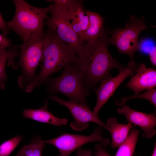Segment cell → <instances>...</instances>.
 <instances>
[{
	"mask_svg": "<svg viewBox=\"0 0 156 156\" xmlns=\"http://www.w3.org/2000/svg\"><path fill=\"white\" fill-rule=\"evenodd\" d=\"M77 156H92V152L91 150H83L81 148L77 149Z\"/></svg>",
	"mask_w": 156,
	"mask_h": 156,
	"instance_id": "cell-26",
	"label": "cell"
},
{
	"mask_svg": "<svg viewBox=\"0 0 156 156\" xmlns=\"http://www.w3.org/2000/svg\"><path fill=\"white\" fill-rule=\"evenodd\" d=\"M138 66L135 61L131 60L129 62L126 67L119 70V73L116 76L101 83L96 91L97 100L93 111L95 114H98L102 107L113 95L123 81L127 77L133 75Z\"/></svg>",
	"mask_w": 156,
	"mask_h": 156,
	"instance_id": "cell-9",
	"label": "cell"
},
{
	"mask_svg": "<svg viewBox=\"0 0 156 156\" xmlns=\"http://www.w3.org/2000/svg\"><path fill=\"white\" fill-rule=\"evenodd\" d=\"M64 68L59 77H49L47 80V92L51 94L62 93L67 96L70 101L88 105L86 99L90 90L85 85L84 76L78 67L77 61Z\"/></svg>",
	"mask_w": 156,
	"mask_h": 156,
	"instance_id": "cell-4",
	"label": "cell"
},
{
	"mask_svg": "<svg viewBox=\"0 0 156 156\" xmlns=\"http://www.w3.org/2000/svg\"><path fill=\"white\" fill-rule=\"evenodd\" d=\"M17 46L12 44L11 40L2 34H0V52H5L8 48Z\"/></svg>",
	"mask_w": 156,
	"mask_h": 156,
	"instance_id": "cell-22",
	"label": "cell"
},
{
	"mask_svg": "<svg viewBox=\"0 0 156 156\" xmlns=\"http://www.w3.org/2000/svg\"><path fill=\"white\" fill-rule=\"evenodd\" d=\"M85 11L90 23L88 28L80 38L84 42L99 39L106 32L104 30L103 19L99 14L87 10Z\"/></svg>",
	"mask_w": 156,
	"mask_h": 156,
	"instance_id": "cell-13",
	"label": "cell"
},
{
	"mask_svg": "<svg viewBox=\"0 0 156 156\" xmlns=\"http://www.w3.org/2000/svg\"><path fill=\"white\" fill-rule=\"evenodd\" d=\"M135 72L126 85L127 87L134 92V94H138L142 91L156 87L155 69L147 68L144 63H140Z\"/></svg>",
	"mask_w": 156,
	"mask_h": 156,
	"instance_id": "cell-12",
	"label": "cell"
},
{
	"mask_svg": "<svg viewBox=\"0 0 156 156\" xmlns=\"http://www.w3.org/2000/svg\"><path fill=\"white\" fill-rule=\"evenodd\" d=\"M135 98H141L146 99L156 107V89L152 88L146 90L141 94L135 95L131 96H125L116 100V104L121 106L129 100Z\"/></svg>",
	"mask_w": 156,
	"mask_h": 156,
	"instance_id": "cell-20",
	"label": "cell"
},
{
	"mask_svg": "<svg viewBox=\"0 0 156 156\" xmlns=\"http://www.w3.org/2000/svg\"><path fill=\"white\" fill-rule=\"evenodd\" d=\"M46 33H39L33 36L19 46V61L16 66L21 69L22 74L18 79L19 86L25 90L35 79L37 68L42 58Z\"/></svg>",
	"mask_w": 156,
	"mask_h": 156,
	"instance_id": "cell-5",
	"label": "cell"
},
{
	"mask_svg": "<svg viewBox=\"0 0 156 156\" xmlns=\"http://www.w3.org/2000/svg\"><path fill=\"white\" fill-rule=\"evenodd\" d=\"M44 144L40 136L36 137L23 147L15 156H42L45 147Z\"/></svg>",
	"mask_w": 156,
	"mask_h": 156,
	"instance_id": "cell-19",
	"label": "cell"
},
{
	"mask_svg": "<svg viewBox=\"0 0 156 156\" xmlns=\"http://www.w3.org/2000/svg\"><path fill=\"white\" fill-rule=\"evenodd\" d=\"M140 130L133 127L126 140L118 147L115 156H133Z\"/></svg>",
	"mask_w": 156,
	"mask_h": 156,
	"instance_id": "cell-18",
	"label": "cell"
},
{
	"mask_svg": "<svg viewBox=\"0 0 156 156\" xmlns=\"http://www.w3.org/2000/svg\"><path fill=\"white\" fill-rule=\"evenodd\" d=\"M106 125L109 128V131L111 136L110 146L114 149L118 147L126 140L134 126L129 122L127 124L119 123L114 118H109Z\"/></svg>",
	"mask_w": 156,
	"mask_h": 156,
	"instance_id": "cell-15",
	"label": "cell"
},
{
	"mask_svg": "<svg viewBox=\"0 0 156 156\" xmlns=\"http://www.w3.org/2000/svg\"><path fill=\"white\" fill-rule=\"evenodd\" d=\"M70 21L73 30L80 39L88 28L90 23L89 18L84 10L83 3L78 6Z\"/></svg>",
	"mask_w": 156,
	"mask_h": 156,
	"instance_id": "cell-17",
	"label": "cell"
},
{
	"mask_svg": "<svg viewBox=\"0 0 156 156\" xmlns=\"http://www.w3.org/2000/svg\"><path fill=\"white\" fill-rule=\"evenodd\" d=\"M23 137L16 135L0 145V156H9L17 147Z\"/></svg>",
	"mask_w": 156,
	"mask_h": 156,
	"instance_id": "cell-21",
	"label": "cell"
},
{
	"mask_svg": "<svg viewBox=\"0 0 156 156\" xmlns=\"http://www.w3.org/2000/svg\"><path fill=\"white\" fill-rule=\"evenodd\" d=\"M95 149L94 156H110V154L101 144L96 145Z\"/></svg>",
	"mask_w": 156,
	"mask_h": 156,
	"instance_id": "cell-23",
	"label": "cell"
},
{
	"mask_svg": "<svg viewBox=\"0 0 156 156\" xmlns=\"http://www.w3.org/2000/svg\"><path fill=\"white\" fill-rule=\"evenodd\" d=\"M44 142L52 145L58 150V156H69L76 149L84 144L91 142L97 141L103 147H107L110 143V140L104 138L100 127L97 128L93 133L89 135H83L65 133L58 137Z\"/></svg>",
	"mask_w": 156,
	"mask_h": 156,
	"instance_id": "cell-7",
	"label": "cell"
},
{
	"mask_svg": "<svg viewBox=\"0 0 156 156\" xmlns=\"http://www.w3.org/2000/svg\"><path fill=\"white\" fill-rule=\"evenodd\" d=\"M49 99L67 108L74 118L70 124L72 128L77 131H81L87 128L89 122H92L109 131V128L100 119L98 114H95L90 110L88 105L63 100L58 97L51 96Z\"/></svg>",
	"mask_w": 156,
	"mask_h": 156,
	"instance_id": "cell-8",
	"label": "cell"
},
{
	"mask_svg": "<svg viewBox=\"0 0 156 156\" xmlns=\"http://www.w3.org/2000/svg\"><path fill=\"white\" fill-rule=\"evenodd\" d=\"M46 19L44 25L48 27L47 31L55 34L60 39L74 49L77 55L80 51L84 43L75 32L70 22L56 15Z\"/></svg>",
	"mask_w": 156,
	"mask_h": 156,
	"instance_id": "cell-10",
	"label": "cell"
},
{
	"mask_svg": "<svg viewBox=\"0 0 156 156\" xmlns=\"http://www.w3.org/2000/svg\"><path fill=\"white\" fill-rule=\"evenodd\" d=\"M150 61L152 65L156 66V47L155 46L148 53Z\"/></svg>",
	"mask_w": 156,
	"mask_h": 156,
	"instance_id": "cell-25",
	"label": "cell"
},
{
	"mask_svg": "<svg viewBox=\"0 0 156 156\" xmlns=\"http://www.w3.org/2000/svg\"><path fill=\"white\" fill-rule=\"evenodd\" d=\"M77 60V54L73 49L55 34L47 31L43 46L41 70L33 81L27 87L25 92H30L46 83L52 74Z\"/></svg>",
	"mask_w": 156,
	"mask_h": 156,
	"instance_id": "cell-2",
	"label": "cell"
},
{
	"mask_svg": "<svg viewBox=\"0 0 156 156\" xmlns=\"http://www.w3.org/2000/svg\"><path fill=\"white\" fill-rule=\"evenodd\" d=\"M17 47H12L5 52H0V88L2 89H4L7 80L6 65L16 68V64L15 63L14 59L19 53L18 50L16 48Z\"/></svg>",
	"mask_w": 156,
	"mask_h": 156,
	"instance_id": "cell-16",
	"label": "cell"
},
{
	"mask_svg": "<svg viewBox=\"0 0 156 156\" xmlns=\"http://www.w3.org/2000/svg\"><path fill=\"white\" fill-rule=\"evenodd\" d=\"M151 156H156V143H155L154 148Z\"/></svg>",
	"mask_w": 156,
	"mask_h": 156,
	"instance_id": "cell-27",
	"label": "cell"
},
{
	"mask_svg": "<svg viewBox=\"0 0 156 156\" xmlns=\"http://www.w3.org/2000/svg\"><path fill=\"white\" fill-rule=\"evenodd\" d=\"M146 28L143 16L138 18L132 15L125 28L116 29L112 32L109 38V43L115 45L120 53L126 54L133 59L135 52L139 49V35Z\"/></svg>",
	"mask_w": 156,
	"mask_h": 156,
	"instance_id": "cell-6",
	"label": "cell"
},
{
	"mask_svg": "<svg viewBox=\"0 0 156 156\" xmlns=\"http://www.w3.org/2000/svg\"><path fill=\"white\" fill-rule=\"evenodd\" d=\"M0 30L2 34L6 36L9 33V30L8 27L7 22L3 19L0 12Z\"/></svg>",
	"mask_w": 156,
	"mask_h": 156,
	"instance_id": "cell-24",
	"label": "cell"
},
{
	"mask_svg": "<svg viewBox=\"0 0 156 156\" xmlns=\"http://www.w3.org/2000/svg\"><path fill=\"white\" fill-rule=\"evenodd\" d=\"M109 32L106 31L96 40L84 42L77 54L78 65L83 75L85 85L89 89L112 77L110 72L112 69L116 68L119 70L125 67L109 52Z\"/></svg>",
	"mask_w": 156,
	"mask_h": 156,
	"instance_id": "cell-1",
	"label": "cell"
},
{
	"mask_svg": "<svg viewBox=\"0 0 156 156\" xmlns=\"http://www.w3.org/2000/svg\"><path fill=\"white\" fill-rule=\"evenodd\" d=\"M47 101L44 106L38 109H25L23 116L38 122L56 126L66 125L68 122L67 119L58 118L49 111L47 108Z\"/></svg>",
	"mask_w": 156,
	"mask_h": 156,
	"instance_id": "cell-14",
	"label": "cell"
},
{
	"mask_svg": "<svg viewBox=\"0 0 156 156\" xmlns=\"http://www.w3.org/2000/svg\"><path fill=\"white\" fill-rule=\"evenodd\" d=\"M15 8L12 19L7 22L9 30L18 35L25 42L36 34L44 32V21L48 17L49 7H37L25 0H12Z\"/></svg>",
	"mask_w": 156,
	"mask_h": 156,
	"instance_id": "cell-3",
	"label": "cell"
},
{
	"mask_svg": "<svg viewBox=\"0 0 156 156\" xmlns=\"http://www.w3.org/2000/svg\"><path fill=\"white\" fill-rule=\"evenodd\" d=\"M117 111L124 114L129 123L140 127L144 131L143 137L151 138L155 134L156 117L154 115L135 110L126 105L117 108Z\"/></svg>",
	"mask_w": 156,
	"mask_h": 156,
	"instance_id": "cell-11",
	"label": "cell"
}]
</instances>
